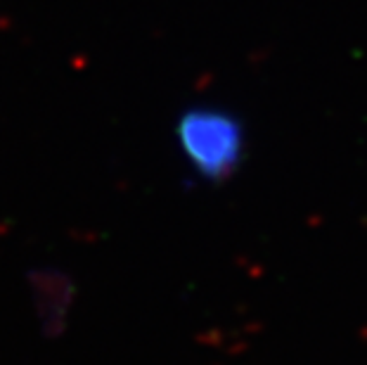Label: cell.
<instances>
[{
    "instance_id": "obj_1",
    "label": "cell",
    "mask_w": 367,
    "mask_h": 365,
    "mask_svg": "<svg viewBox=\"0 0 367 365\" xmlns=\"http://www.w3.org/2000/svg\"><path fill=\"white\" fill-rule=\"evenodd\" d=\"M180 142L199 171L209 178H218L235 166L242 135L240 126L223 114L195 112L180 123Z\"/></svg>"
}]
</instances>
